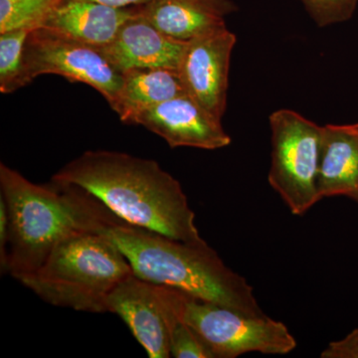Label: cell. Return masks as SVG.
I'll list each match as a JSON object with an SVG mask.
<instances>
[{
    "label": "cell",
    "mask_w": 358,
    "mask_h": 358,
    "mask_svg": "<svg viewBox=\"0 0 358 358\" xmlns=\"http://www.w3.org/2000/svg\"><path fill=\"white\" fill-rule=\"evenodd\" d=\"M52 179L84 188L124 222L183 242L203 241L180 182L159 162L88 150Z\"/></svg>",
    "instance_id": "cell-1"
},
{
    "label": "cell",
    "mask_w": 358,
    "mask_h": 358,
    "mask_svg": "<svg viewBox=\"0 0 358 358\" xmlns=\"http://www.w3.org/2000/svg\"><path fill=\"white\" fill-rule=\"evenodd\" d=\"M0 196L9 220L7 273L16 280L35 272L68 238L124 223L80 186L52 178L38 185L2 162Z\"/></svg>",
    "instance_id": "cell-2"
},
{
    "label": "cell",
    "mask_w": 358,
    "mask_h": 358,
    "mask_svg": "<svg viewBox=\"0 0 358 358\" xmlns=\"http://www.w3.org/2000/svg\"><path fill=\"white\" fill-rule=\"evenodd\" d=\"M145 281L171 287L193 298L240 310L266 315L244 277L224 264L206 242L179 241L124 222L103 231Z\"/></svg>",
    "instance_id": "cell-3"
},
{
    "label": "cell",
    "mask_w": 358,
    "mask_h": 358,
    "mask_svg": "<svg viewBox=\"0 0 358 358\" xmlns=\"http://www.w3.org/2000/svg\"><path fill=\"white\" fill-rule=\"evenodd\" d=\"M133 274L109 237L86 233L61 242L35 272L17 281L55 307L102 313L110 292Z\"/></svg>",
    "instance_id": "cell-4"
},
{
    "label": "cell",
    "mask_w": 358,
    "mask_h": 358,
    "mask_svg": "<svg viewBox=\"0 0 358 358\" xmlns=\"http://www.w3.org/2000/svg\"><path fill=\"white\" fill-rule=\"evenodd\" d=\"M272 162L268 181L292 214L301 216L320 201L317 190L322 127L293 110L268 117Z\"/></svg>",
    "instance_id": "cell-5"
},
{
    "label": "cell",
    "mask_w": 358,
    "mask_h": 358,
    "mask_svg": "<svg viewBox=\"0 0 358 358\" xmlns=\"http://www.w3.org/2000/svg\"><path fill=\"white\" fill-rule=\"evenodd\" d=\"M182 320L192 327L213 358H236L249 352L288 355L296 341L284 322L267 315H248L188 294Z\"/></svg>",
    "instance_id": "cell-6"
},
{
    "label": "cell",
    "mask_w": 358,
    "mask_h": 358,
    "mask_svg": "<svg viewBox=\"0 0 358 358\" xmlns=\"http://www.w3.org/2000/svg\"><path fill=\"white\" fill-rule=\"evenodd\" d=\"M24 68L28 84L41 75H58L95 89L112 109L122 88V73L100 49L48 28H37L28 34Z\"/></svg>",
    "instance_id": "cell-7"
},
{
    "label": "cell",
    "mask_w": 358,
    "mask_h": 358,
    "mask_svg": "<svg viewBox=\"0 0 358 358\" xmlns=\"http://www.w3.org/2000/svg\"><path fill=\"white\" fill-rule=\"evenodd\" d=\"M188 294L133 274L108 296L106 313L119 315L150 358L171 357V334Z\"/></svg>",
    "instance_id": "cell-8"
},
{
    "label": "cell",
    "mask_w": 358,
    "mask_h": 358,
    "mask_svg": "<svg viewBox=\"0 0 358 358\" xmlns=\"http://www.w3.org/2000/svg\"><path fill=\"white\" fill-rule=\"evenodd\" d=\"M236 35L227 26L186 42L178 74L185 93L222 120L227 108L231 55Z\"/></svg>",
    "instance_id": "cell-9"
},
{
    "label": "cell",
    "mask_w": 358,
    "mask_h": 358,
    "mask_svg": "<svg viewBox=\"0 0 358 358\" xmlns=\"http://www.w3.org/2000/svg\"><path fill=\"white\" fill-rule=\"evenodd\" d=\"M133 124L143 126L169 143L171 148L219 150L228 147L231 136L221 120L190 98L187 94L160 103L141 113Z\"/></svg>",
    "instance_id": "cell-10"
},
{
    "label": "cell",
    "mask_w": 358,
    "mask_h": 358,
    "mask_svg": "<svg viewBox=\"0 0 358 358\" xmlns=\"http://www.w3.org/2000/svg\"><path fill=\"white\" fill-rule=\"evenodd\" d=\"M185 45L157 29L136 7V15L124 23L113 41L99 49L124 74L136 69L178 70Z\"/></svg>",
    "instance_id": "cell-11"
},
{
    "label": "cell",
    "mask_w": 358,
    "mask_h": 358,
    "mask_svg": "<svg viewBox=\"0 0 358 358\" xmlns=\"http://www.w3.org/2000/svg\"><path fill=\"white\" fill-rule=\"evenodd\" d=\"M138 9L164 34L187 42L226 26L237 6L231 0H150Z\"/></svg>",
    "instance_id": "cell-12"
},
{
    "label": "cell",
    "mask_w": 358,
    "mask_h": 358,
    "mask_svg": "<svg viewBox=\"0 0 358 358\" xmlns=\"http://www.w3.org/2000/svg\"><path fill=\"white\" fill-rule=\"evenodd\" d=\"M136 13V7L115 8L96 2L63 0L42 27L102 48L113 41L124 23Z\"/></svg>",
    "instance_id": "cell-13"
},
{
    "label": "cell",
    "mask_w": 358,
    "mask_h": 358,
    "mask_svg": "<svg viewBox=\"0 0 358 358\" xmlns=\"http://www.w3.org/2000/svg\"><path fill=\"white\" fill-rule=\"evenodd\" d=\"M320 199L345 196L358 203V134L346 124L322 127Z\"/></svg>",
    "instance_id": "cell-14"
},
{
    "label": "cell",
    "mask_w": 358,
    "mask_h": 358,
    "mask_svg": "<svg viewBox=\"0 0 358 358\" xmlns=\"http://www.w3.org/2000/svg\"><path fill=\"white\" fill-rule=\"evenodd\" d=\"M185 94L178 70H131L122 74L121 91L113 110L122 122L133 124L145 110Z\"/></svg>",
    "instance_id": "cell-15"
},
{
    "label": "cell",
    "mask_w": 358,
    "mask_h": 358,
    "mask_svg": "<svg viewBox=\"0 0 358 358\" xmlns=\"http://www.w3.org/2000/svg\"><path fill=\"white\" fill-rule=\"evenodd\" d=\"M31 30L17 29L0 33V92L11 94L27 86L24 47Z\"/></svg>",
    "instance_id": "cell-16"
},
{
    "label": "cell",
    "mask_w": 358,
    "mask_h": 358,
    "mask_svg": "<svg viewBox=\"0 0 358 358\" xmlns=\"http://www.w3.org/2000/svg\"><path fill=\"white\" fill-rule=\"evenodd\" d=\"M63 0H0V33L42 27Z\"/></svg>",
    "instance_id": "cell-17"
},
{
    "label": "cell",
    "mask_w": 358,
    "mask_h": 358,
    "mask_svg": "<svg viewBox=\"0 0 358 358\" xmlns=\"http://www.w3.org/2000/svg\"><path fill=\"white\" fill-rule=\"evenodd\" d=\"M313 21L320 27L350 20L358 0H301Z\"/></svg>",
    "instance_id": "cell-18"
},
{
    "label": "cell",
    "mask_w": 358,
    "mask_h": 358,
    "mask_svg": "<svg viewBox=\"0 0 358 358\" xmlns=\"http://www.w3.org/2000/svg\"><path fill=\"white\" fill-rule=\"evenodd\" d=\"M169 352L171 357L213 358L201 338L183 320L176 322L171 331Z\"/></svg>",
    "instance_id": "cell-19"
},
{
    "label": "cell",
    "mask_w": 358,
    "mask_h": 358,
    "mask_svg": "<svg viewBox=\"0 0 358 358\" xmlns=\"http://www.w3.org/2000/svg\"><path fill=\"white\" fill-rule=\"evenodd\" d=\"M322 358H358V327L339 341H333L320 353Z\"/></svg>",
    "instance_id": "cell-20"
},
{
    "label": "cell",
    "mask_w": 358,
    "mask_h": 358,
    "mask_svg": "<svg viewBox=\"0 0 358 358\" xmlns=\"http://www.w3.org/2000/svg\"><path fill=\"white\" fill-rule=\"evenodd\" d=\"M9 220L6 201L0 196V268L6 274L8 264Z\"/></svg>",
    "instance_id": "cell-21"
},
{
    "label": "cell",
    "mask_w": 358,
    "mask_h": 358,
    "mask_svg": "<svg viewBox=\"0 0 358 358\" xmlns=\"http://www.w3.org/2000/svg\"><path fill=\"white\" fill-rule=\"evenodd\" d=\"M83 1L96 2V3L115 7V8H131V7L145 6L150 0H83Z\"/></svg>",
    "instance_id": "cell-22"
},
{
    "label": "cell",
    "mask_w": 358,
    "mask_h": 358,
    "mask_svg": "<svg viewBox=\"0 0 358 358\" xmlns=\"http://www.w3.org/2000/svg\"><path fill=\"white\" fill-rule=\"evenodd\" d=\"M346 127H348L350 131H353V133L358 134V122H357V124H346Z\"/></svg>",
    "instance_id": "cell-23"
}]
</instances>
